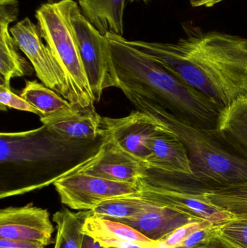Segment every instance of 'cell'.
<instances>
[{"label":"cell","mask_w":247,"mask_h":248,"mask_svg":"<svg viewBox=\"0 0 247 248\" xmlns=\"http://www.w3.org/2000/svg\"><path fill=\"white\" fill-rule=\"evenodd\" d=\"M103 138L95 141H73L56 137L45 125L37 129L0 134L1 166L11 164L23 167L37 165H56L75 159L81 153L94 154Z\"/></svg>","instance_id":"obj_5"},{"label":"cell","mask_w":247,"mask_h":248,"mask_svg":"<svg viewBox=\"0 0 247 248\" xmlns=\"http://www.w3.org/2000/svg\"><path fill=\"white\" fill-rule=\"evenodd\" d=\"M0 108L2 111H5L7 108H12L40 116L39 112L29 102L21 96L13 93L10 87H6L2 84L0 85Z\"/></svg>","instance_id":"obj_25"},{"label":"cell","mask_w":247,"mask_h":248,"mask_svg":"<svg viewBox=\"0 0 247 248\" xmlns=\"http://www.w3.org/2000/svg\"><path fill=\"white\" fill-rule=\"evenodd\" d=\"M41 36L63 71L69 102L78 112H94L95 100L61 1L42 4L35 15Z\"/></svg>","instance_id":"obj_4"},{"label":"cell","mask_w":247,"mask_h":248,"mask_svg":"<svg viewBox=\"0 0 247 248\" xmlns=\"http://www.w3.org/2000/svg\"><path fill=\"white\" fill-rule=\"evenodd\" d=\"M59 1V0H58ZM84 16L102 34L123 36V16L126 0H75Z\"/></svg>","instance_id":"obj_18"},{"label":"cell","mask_w":247,"mask_h":248,"mask_svg":"<svg viewBox=\"0 0 247 248\" xmlns=\"http://www.w3.org/2000/svg\"><path fill=\"white\" fill-rule=\"evenodd\" d=\"M160 130L152 117L136 110L124 117H102L100 134L145 164L150 155L149 140Z\"/></svg>","instance_id":"obj_10"},{"label":"cell","mask_w":247,"mask_h":248,"mask_svg":"<svg viewBox=\"0 0 247 248\" xmlns=\"http://www.w3.org/2000/svg\"><path fill=\"white\" fill-rule=\"evenodd\" d=\"M222 237L241 248H247V218H234L217 227Z\"/></svg>","instance_id":"obj_24"},{"label":"cell","mask_w":247,"mask_h":248,"mask_svg":"<svg viewBox=\"0 0 247 248\" xmlns=\"http://www.w3.org/2000/svg\"><path fill=\"white\" fill-rule=\"evenodd\" d=\"M83 232L102 246L115 248H171L162 242H155L136 229L119 221L90 215Z\"/></svg>","instance_id":"obj_14"},{"label":"cell","mask_w":247,"mask_h":248,"mask_svg":"<svg viewBox=\"0 0 247 248\" xmlns=\"http://www.w3.org/2000/svg\"><path fill=\"white\" fill-rule=\"evenodd\" d=\"M90 215L91 211L74 213L67 208L55 213L52 217L57 227L54 248H81L83 227Z\"/></svg>","instance_id":"obj_22"},{"label":"cell","mask_w":247,"mask_h":248,"mask_svg":"<svg viewBox=\"0 0 247 248\" xmlns=\"http://www.w3.org/2000/svg\"><path fill=\"white\" fill-rule=\"evenodd\" d=\"M128 1H131V2H133V1H144V2L147 3L149 2L150 0H128Z\"/></svg>","instance_id":"obj_32"},{"label":"cell","mask_w":247,"mask_h":248,"mask_svg":"<svg viewBox=\"0 0 247 248\" xmlns=\"http://www.w3.org/2000/svg\"><path fill=\"white\" fill-rule=\"evenodd\" d=\"M104 36L117 88L146 97L194 126L217 129L221 108L131 45L123 36L107 33Z\"/></svg>","instance_id":"obj_2"},{"label":"cell","mask_w":247,"mask_h":248,"mask_svg":"<svg viewBox=\"0 0 247 248\" xmlns=\"http://www.w3.org/2000/svg\"><path fill=\"white\" fill-rule=\"evenodd\" d=\"M184 31L175 43L128 42L223 110L247 98V38L197 26Z\"/></svg>","instance_id":"obj_1"},{"label":"cell","mask_w":247,"mask_h":248,"mask_svg":"<svg viewBox=\"0 0 247 248\" xmlns=\"http://www.w3.org/2000/svg\"><path fill=\"white\" fill-rule=\"evenodd\" d=\"M142 183L144 192L155 202L213 225L220 226L235 218L230 213L210 203L204 196L153 186L144 179Z\"/></svg>","instance_id":"obj_12"},{"label":"cell","mask_w":247,"mask_h":248,"mask_svg":"<svg viewBox=\"0 0 247 248\" xmlns=\"http://www.w3.org/2000/svg\"><path fill=\"white\" fill-rule=\"evenodd\" d=\"M54 231L47 210L32 203L0 211V239L31 242L46 247L54 242Z\"/></svg>","instance_id":"obj_11"},{"label":"cell","mask_w":247,"mask_h":248,"mask_svg":"<svg viewBox=\"0 0 247 248\" xmlns=\"http://www.w3.org/2000/svg\"><path fill=\"white\" fill-rule=\"evenodd\" d=\"M145 164L120 148L113 140L103 137L98 151L65 172L82 173L121 182H138L145 177Z\"/></svg>","instance_id":"obj_9"},{"label":"cell","mask_w":247,"mask_h":248,"mask_svg":"<svg viewBox=\"0 0 247 248\" xmlns=\"http://www.w3.org/2000/svg\"><path fill=\"white\" fill-rule=\"evenodd\" d=\"M204 197L210 203L235 218H247V183L220 187Z\"/></svg>","instance_id":"obj_23"},{"label":"cell","mask_w":247,"mask_h":248,"mask_svg":"<svg viewBox=\"0 0 247 248\" xmlns=\"http://www.w3.org/2000/svg\"><path fill=\"white\" fill-rule=\"evenodd\" d=\"M20 95L39 112L43 125L78 112L59 93L37 81H26Z\"/></svg>","instance_id":"obj_17"},{"label":"cell","mask_w":247,"mask_h":248,"mask_svg":"<svg viewBox=\"0 0 247 248\" xmlns=\"http://www.w3.org/2000/svg\"><path fill=\"white\" fill-rule=\"evenodd\" d=\"M151 201L152 204L143 214L135 218L120 220L119 222L136 229L153 241L161 242L181 227L204 221Z\"/></svg>","instance_id":"obj_16"},{"label":"cell","mask_w":247,"mask_h":248,"mask_svg":"<svg viewBox=\"0 0 247 248\" xmlns=\"http://www.w3.org/2000/svg\"><path fill=\"white\" fill-rule=\"evenodd\" d=\"M10 31L42 84L69 101L65 74L49 46L44 42L37 25L26 17L10 27Z\"/></svg>","instance_id":"obj_8"},{"label":"cell","mask_w":247,"mask_h":248,"mask_svg":"<svg viewBox=\"0 0 247 248\" xmlns=\"http://www.w3.org/2000/svg\"><path fill=\"white\" fill-rule=\"evenodd\" d=\"M217 227L218 226H210L194 232L175 248H193L200 246L202 243L216 234Z\"/></svg>","instance_id":"obj_27"},{"label":"cell","mask_w":247,"mask_h":248,"mask_svg":"<svg viewBox=\"0 0 247 248\" xmlns=\"http://www.w3.org/2000/svg\"><path fill=\"white\" fill-rule=\"evenodd\" d=\"M210 226H215L208 221H201V222L193 223V224H187L184 227H181L178 230H175L172 234L168 235L166 238L162 240V243L166 245L167 246L171 248H175L179 243H181L183 240H185L190 234L194 233L197 230L201 229L206 228V227H210Z\"/></svg>","instance_id":"obj_26"},{"label":"cell","mask_w":247,"mask_h":248,"mask_svg":"<svg viewBox=\"0 0 247 248\" xmlns=\"http://www.w3.org/2000/svg\"><path fill=\"white\" fill-rule=\"evenodd\" d=\"M81 248H106L102 246L98 242L92 238L91 236L84 233L83 234L82 241H81Z\"/></svg>","instance_id":"obj_30"},{"label":"cell","mask_w":247,"mask_h":248,"mask_svg":"<svg viewBox=\"0 0 247 248\" xmlns=\"http://www.w3.org/2000/svg\"><path fill=\"white\" fill-rule=\"evenodd\" d=\"M136 107L152 117L159 126L177 137L188 152L193 174L169 175L188 193L204 196L220 187L247 183V158L231 147L217 129L198 128L179 119L155 102L133 92L122 90Z\"/></svg>","instance_id":"obj_3"},{"label":"cell","mask_w":247,"mask_h":248,"mask_svg":"<svg viewBox=\"0 0 247 248\" xmlns=\"http://www.w3.org/2000/svg\"><path fill=\"white\" fill-rule=\"evenodd\" d=\"M152 201L142 189L139 192L107 200L91 210L92 215L118 221L135 218L146 211Z\"/></svg>","instance_id":"obj_21"},{"label":"cell","mask_w":247,"mask_h":248,"mask_svg":"<svg viewBox=\"0 0 247 248\" xmlns=\"http://www.w3.org/2000/svg\"><path fill=\"white\" fill-rule=\"evenodd\" d=\"M19 14L17 0H0V74L1 84L10 87L13 78L29 74V64L20 55L18 46L10 31Z\"/></svg>","instance_id":"obj_15"},{"label":"cell","mask_w":247,"mask_h":248,"mask_svg":"<svg viewBox=\"0 0 247 248\" xmlns=\"http://www.w3.org/2000/svg\"><path fill=\"white\" fill-rule=\"evenodd\" d=\"M160 128L149 140L150 155L145 164L146 170L174 176H192L191 160L183 143Z\"/></svg>","instance_id":"obj_13"},{"label":"cell","mask_w":247,"mask_h":248,"mask_svg":"<svg viewBox=\"0 0 247 248\" xmlns=\"http://www.w3.org/2000/svg\"><path fill=\"white\" fill-rule=\"evenodd\" d=\"M221 1L223 0H190V3L194 7H211Z\"/></svg>","instance_id":"obj_31"},{"label":"cell","mask_w":247,"mask_h":248,"mask_svg":"<svg viewBox=\"0 0 247 248\" xmlns=\"http://www.w3.org/2000/svg\"><path fill=\"white\" fill-rule=\"evenodd\" d=\"M102 116L94 112H78L45 124L56 137L73 141H95L101 137Z\"/></svg>","instance_id":"obj_19"},{"label":"cell","mask_w":247,"mask_h":248,"mask_svg":"<svg viewBox=\"0 0 247 248\" xmlns=\"http://www.w3.org/2000/svg\"><path fill=\"white\" fill-rule=\"evenodd\" d=\"M0 248H45V246L31 242L0 239Z\"/></svg>","instance_id":"obj_29"},{"label":"cell","mask_w":247,"mask_h":248,"mask_svg":"<svg viewBox=\"0 0 247 248\" xmlns=\"http://www.w3.org/2000/svg\"><path fill=\"white\" fill-rule=\"evenodd\" d=\"M59 1L62 2L71 26L94 100L98 103L104 90L117 88L105 36L84 16L75 0Z\"/></svg>","instance_id":"obj_6"},{"label":"cell","mask_w":247,"mask_h":248,"mask_svg":"<svg viewBox=\"0 0 247 248\" xmlns=\"http://www.w3.org/2000/svg\"><path fill=\"white\" fill-rule=\"evenodd\" d=\"M193 248H241L235 246L233 243L222 237L218 232H216L210 238L202 243L200 246Z\"/></svg>","instance_id":"obj_28"},{"label":"cell","mask_w":247,"mask_h":248,"mask_svg":"<svg viewBox=\"0 0 247 248\" xmlns=\"http://www.w3.org/2000/svg\"><path fill=\"white\" fill-rule=\"evenodd\" d=\"M217 130L231 147L247 158V98L222 110Z\"/></svg>","instance_id":"obj_20"},{"label":"cell","mask_w":247,"mask_h":248,"mask_svg":"<svg viewBox=\"0 0 247 248\" xmlns=\"http://www.w3.org/2000/svg\"><path fill=\"white\" fill-rule=\"evenodd\" d=\"M54 186L61 202L77 211H91L104 201L139 192V182H121L82 173H68L58 178Z\"/></svg>","instance_id":"obj_7"}]
</instances>
